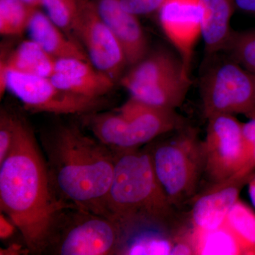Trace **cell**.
Returning <instances> with one entry per match:
<instances>
[{
  "mask_svg": "<svg viewBox=\"0 0 255 255\" xmlns=\"http://www.w3.org/2000/svg\"><path fill=\"white\" fill-rule=\"evenodd\" d=\"M18 117L1 111L0 116V164L4 162L14 145Z\"/></svg>",
  "mask_w": 255,
  "mask_h": 255,
  "instance_id": "484cf974",
  "label": "cell"
},
{
  "mask_svg": "<svg viewBox=\"0 0 255 255\" xmlns=\"http://www.w3.org/2000/svg\"><path fill=\"white\" fill-rule=\"evenodd\" d=\"M0 207L36 254L48 249L62 215L71 209L57 196L34 133L20 118L12 148L0 164Z\"/></svg>",
  "mask_w": 255,
  "mask_h": 255,
  "instance_id": "6da1fadb",
  "label": "cell"
},
{
  "mask_svg": "<svg viewBox=\"0 0 255 255\" xmlns=\"http://www.w3.org/2000/svg\"><path fill=\"white\" fill-rule=\"evenodd\" d=\"M176 230L169 223H142L123 228L118 255H172Z\"/></svg>",
  "mask_w": 255,
  "mask_h": 255,
  "instance_id": "9a60e30c",
  "label": "cell"
},
{
  "mask_svg": "<svg viewBox=\"0 0 255 255\" xmlns=\"http://www.w3.org/2000/svg\"><path fill=\"white\" fill-rule=\"evenodd\" d=\"M7 70V69H6ZM6 90L33 112L54 114H82L94 111L101 100L64 90L49 78L9 71L0 83V95Z\"/></svg>",
  "mask_w": 255,
  "mask_h": 255,
  "instance_id": "ba28073f",
  "label": "cell"
},
{
  "mask_svg": "<svg viewBox=\"0 0 255 255\" xmlns=\"http://www.w3.org/2000/svg\"><path fill=\"white\" fill-rule=\"evenodd\" d=\"M189 76L182 58L167 49L156 50L146 54L121 79L124 88L152 85L169 79Z\"/></svg>",
  "mask_w": 255,
  "mask_h": 255,
  "instance_id": "2e32d148",
  "label": "cell"
},
{
  "mask_svg": "<svg viewBox=\"0 0 255 255\" xmlns=\"http://www.w3.org/2000/svg\"><path fill=\"white\" fill-rule=\"evenodd\" d=\"M16 230H18L16 225L13 221L1 212L0 214V238L1 241H6L14 236Z\"/></svg>",
  "mask_w": 255,
  "mask_h": 255,
  "instance_id": "f1b7e54d",
  "label": "cell"
},
{
  "mask_svg": "<svg viewBox=\"0 0 255 255\" xmlns=\"http://www.w3.org/2000/svg\"><path fill=\"white\" fill-rule=\"evenodd\" d=\"M253 174L234 175L212 184L194 201L190 215L191 226L201 231H209L223 226Z\"/></svg>",
  "mask_w": 255,
  "mask_h": 255,
  "instance_id": "7c38bea8",
  "label": "cell"
},
{
  "mask_svg": "<svg viewBox=\"0 0 255 255\" xmlns=\"http://www.w3.org/2000/svg\"><path fill=\"white\" fill-rule=\"evenodd\" d=\"M149 150L156 175L169 203L174 207L190 199L204 172L202 140L195 129L181 128L173 137Z\"/></svg>",
  "mask_w": 255,
  "mask_h": 255,
  "instance_id": "5b68a950",
  "label": "cell"
},
{
  "mask_svg": "<svg viewBox=\"0 0 255 255\" xmlns=\"http://www.w3.org/2000/svg\"><path fill=\"white\" fill-rule=\"evenodd\" d=\"M67 209V210H68ZM62 215L49 246L60 255L117 254L123 231L115 220L90 211L73 208Z\"/></svg>",
  "mask_w": 255,
  "mask_h": 255,
  "instance_id": "8992f818",
  "label": "cell"
},
{
  "mask_svg": "<svg viewBox=\"0 0 255 255\" xmlns=\"http://www.w3.org/2000/svg\"><path fill=\"white\" fill-rule=\"evenodd\" d=\"M190 86L189 76H182L152 85L131 87L127 90L130 97L147 105L175 111L185 100Z\"/></svg>",
  "mask_w": 255,
  "mask_h": 255,
  "instance_id": "d6986e66",
  "label": "cell"
},
{
  "mask_svg": "<svg viewBox=\"0 0 255 255\" xmlns=\"http://www.w3.org/2000/svg\"><path fill=\"white\" fill-rule=\"evenodd\" d=\"M97 11L117 38L127 58L133 65L147 53V38L137 15L123 7L121 0H96Z\"/></svg>",
  "mask_w": 255,
  "mask_h": 255,
  "instance_id": "4fadbf2b",
  "label": "cell"
},
{
  "mask_svg": "<svg viewBox=\"0 0 255 255\" xmlns=\"http://www.w3.org/2000/svg\"><path fill=\"white\" fill-rule=\"evenodd\" d=\"M248 118V122L243 123L246 161L243 168L235 175L249 176L255 172V112Z\"/></svg>",
  "mask_w": 255,
  "mask_h": 255,
  "instance_id": "4316f807",
  "label": "cell"
},
{
  "mask_svg": "<svg viewBox=\"0 0 255 255\" xmlns=\"http://www.w3.org/2000/svg\"><path fill=\"white\" fill-rule=\"evenodd\" d=\"M126 10L140 16L158 11L165 0H121Z\"/></svg>",
  "mask_w": 255,
  "mask_h": 255,
  "instance_id": "83f0119b",
  "label": "cell"
},
{
  "mask_svg": "<svg viewBox=\"0 0 255 255\" xmlns=\"http://www.w3.org/2000/svg\"><path fill=\"white\" fill-rule=\"evenodd\" d=\"M50 78L64 90L98 100L114 86L113 79L96 69L88 60L78 58L56 60L55 73Z\"/></svg>",
  "mask_w": 255,
  "mask_h": 255,
  "instance_id": "5bb4252c",
  "label": "cell"
},
{
  "mask_svg": "<svg viewBox=\"0 0 255 255\" xmlns=\"http://www.w3.org/2000/svg\"><path fill=\"white\" fill-rule=\"evenodd\" d=\"M194 255H244L241 245L226 223L221 227L201 231L191 226Z\"/></svg>",
  "mask_w": 255,
  "mask_h": 255,
  "instance_id": "44dd1931",
  "label": "cell"
},
{
  "mask_svg": "<svg viewBox=\"0 0 255 255\" xmlns=\"http://www.w3.org/2000/svg\"><path fill=\"white\" fill-rule=\"evenodd\" d=\"M26 253H30L29 250H24L23 246L21 245L17 244V243H13L10 245L8 248L2 249L1 248V255H25Z\"/></svg>",
  "mask_w": 255,
  "mask_h": 255,
  "instance_id": "4dcf8cb0",
  "label": "cell"
},
{
  "mask_svg": "<svg viewBox=\"0 0 255 255\" xmlns=\"http://www.w3.org/2000/svg\"><path fill=\"white\" fill-rule=\"evenodd\" d=\"M184 125L175 111L147 105L132 97L117 113L95 114L89 119L94 136L114 151L139 148Z\"/></svg>",
  "mask_w": 255,
  "mask_h": 255,
  "instance_id": "277c9868",
  "label": "cell"
},
{
  "mask_svg": "<svg viewBox=\"0 0 255 255\" xmlns=\"http://www.w3.org/2000/svg\"><path fill=\"white\" fill-rule=\"evenodd\" d=\"M43 144L50 181L60 200L109 217L115 151L75 126L58 127Z\"/></svg>",
  "mask_w": 255,
  "mask_h": 255,
  "instance_id": "7a4b0ae2",
  "label": "cell"
},
{
  "mask_svg": "<svg viewBox=\"0 0 255 255\" xmlns=\"http://www.w3.org/2000/svg\"><path fill=\"white\" fill-rule=\"evenodd\" d=\"M202 34L206 54L214 56L224 51L231 36V18L236 11V0H201Z\"/></svg>",
  "mask_w": 255,
  "mask_h": 255,
  "instance_id": "ac0fdd59",
  "label": "cell"
},
{
  "mask_svg": "<svg viewBox=\"0 0 255 255\" xmlns=\"http://www.w3.org/2000/svg\"><path fill=\"white\" fill-rule=\"evenodd\" d=\"M248 193L252 201V204L255 208V172L250 179L248 183Z\"/></svg>",
  "mask_w": 255,
  "mask_h": 255,
  "instance_id": "1f68e13d",
  "label": "cell"
},
{
  "mask_svg": "<svg viewBox=\"0 0 255 255\" xmlns=\"http://www.w3.org/2000/svg\"><path fill=\"white\" fill-rule=\"evenodd\" d=\"M207 120L202 140L204 172L214 184L241 171L246 161V147L243 123L234 115L220 114Z\"/></svg>",
  "mask_w": 255,
  "mask_h": 255,
  "instance_id": "9c48e42d",
  "label": "cell"
},
{
  "mask_svg": "<svg viewBox=\"0 0 255 255\" xmlns=\"http://www.w3.org/2000/svg\"><path fill=\"white\" fill-rule=\"evenodd\" d=\"M115 152L113 180L107 201L109 217L122 226L169 223L174 206L159 184L149 149Z\"/></svg>",
  "mask_w": 255,
  "mask_h": 255,
  "instance_id": "3957f363",
  "label": "cell"
},
{
  "mask_svg": "<svg viewBox=\"0 0 255 255\" xmlns=\"http://www.w3.org/2000/svg\"><path fill=\"white\" fill-rule=\"evenodd\" d=\"M86 52L89 61L115 81L128 64L120 43L97 11L95 1L83 0L73 27Z\"/></svg>",
  "mask_w": 255,
  "mask_h": 255,
  "instance_id": "30bf717a",
  "label": "cell"
},
{
  "mask_svg": "<svg viewBox=\"0 0 255 255\" xmlns=\"http://www.w3.org/2000/svg\"><path fill=\"white\" fill-rule=\"evenodd\" d=\"M26 31L31 41L55 59L78 58L89 61L85 50L65 36V31L38 8L32 14Z\"/></svg>",
  "mask_w": 255,
  "mask_h": 255,
  "instance_id": "e0dca14e",
  "label": "cell"
},
{
  "mask_svg": "<svg viewBox=\"0 0 255 255\" xmlns=\"http://www.w3.org/2000/svg\"><path fill=\"white\" fill-rule=\"evenodd\" d=\"M224 51L247 70L255 73V28L233 31Z\"/></svg>",
  "mask_w": 255,
  "mask_h": 255,
  "instance_id": "cb8c5ba5",
  "label": "cell"
},
{
  "mask_svg": "<svg viewBox=\"0 0 255 255\" xmlns=\"http://www.w3.org/2000/svg\"><path fill=\"white\" fill-rule=\"evenodd\" d=\"M203 112L206 119L220 114L255 112V80L253 73L230 57L214 62L201 81Z\"/></svg>",
  "mask_w": 255,
  "mask_h": 255,
  "instance_id": "52a82bcc",
  "label": "cell"
},
{
  "mask_svg": "<svg viewBox=\"0 0 255 255\" xmlns=\"http://www.w3.org/2000/svg\"><path fill=\"white\" fill-rule=\"evenodd\" d=\"M253 75H254V76H255V73H253Z\"/></svg>",
  "mask_w": 255,
  "mask_h": 255,
  "instance_id": "836d02e7",
  "label": "cell"
},
{
  "mask_svg": "<svg viewBox=\"0 0 255 255\" xmlns=\"http://www.w3.org/2000/svg\"><path fill=\"white\" fill-rule=\"evenodd\" d=\"M34 7L22 0H0V33L16 36L27 31Z\"/></svg>",
  "mask_w": 255,
  "mask_h": 255,
  "instance_id": "603a6c76",
  "label": "cell"
},
{
  "mask_svg": "<svg viewBox=\"0 0 255 255\" xmlns=\"http://www.w3.org/2000/svg\"><path fill=\"white\" fill-rule=\"evenodd\" d=\"M55 59L31 39L24 41L1 63L9 71L50 78L55 73Z\"/></svg>",
  "mask_w": 255,
  "mask_h": 255,
  "instance_id": "ffe728a7",
  "label": "cell"
},
{
  "mask_svg": "<svg viewBox=\"0 0 255 255\" xmlns=\"http://www.w3.org/2000/svg\"><path fill=\"white\" fill-rule=\"evenodd\" d=\"M27 4L31 5L32 6L34 7H38V6H41V0H22Z\"/></svg>",
  "mask_w": 255,
  "mask_h": 255,
  "instance_id": "d6a6232c",
  "label": "cell"
},
{
  "mask_svg": "<svg viewBox=\"0 0 255 255\" xmlns=\"http://www.w3.org/2000/svg\"><path fill=\"white\" fill-rule=\"evenodd\" d=\"M236 9L255 16V0H236Z\"/></svg>",
  "mask_w": 255,
  "mask_h": 255,
  "instance_id": "f546056e",
  "label": "cell"
},
{
  "mask_svg": "<svg viewBox=\"0 0 255 255\" xmlns=\"http://www.w3.org/2000/svg\"><path fill=\"white\" fill-rule=\"evenodd\" d=\"M83 0H41L48 17L63 31L73 30Z\"/></svg>",
  "mask_w": 255,
  "mask_h": 255,
  "instance_id": "d4e9b609",
  "label": "cell"
},
{
  "mask_svg": "<svg viewBox=\"0 0 255 255\" xmlns=\"http://www.w3.org/2000/svg\"><path fill=\"white\" fill-rule=\"evenodd\" d=\"M226 224L237 238L244 255H255V212L241 199L233 206Z\"/></svg>",
  "mask_w": 255,
  "mask_h": 255,
  "instance_id": "7402d4cb",
  "label": "cell"
},
{
  "mask_svg": "<svg viewBox=\"0 0 255 255\" xmlns=\"http://www.w3.org/2000/svg\"><path fill=\"white\" fill-rule=\"evenodd\" d=\"M158 12L161 27L177 48L184 68L189 73L194 46L202 34V1L165 0Z\"/></svg>",
  "mask_w": 255,
  "mask_h": 255,
  "instance_id": "8fae6325",
  "label": "cell"
}]
</instances>
